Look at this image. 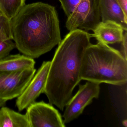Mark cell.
Returning <instances> with one entry per match:
<instances>
[{
	"label": "cell",
	"mask_w": 127,
	"mask_h": 127,
	"mask_svg": "<svg viewBox=\"0 0 127 127\" xmlns=\"http://www.w3.org/2000/svg\"><path fill=\"white\" fill-rule=\"evenodd\" d=\"M92 34L79 29L70 31L58 45L51 61L46 87L50 104L63 111L81 79L85 50L91 44Z\"/></svg>",
	"instance_id": "1"
},
{
	"label": "cell",
	"mask_w": 127,
	"mask_h": 127,
	"mask_svg": "<svg viewBox=\"0 0 127 127\" xmlns=\"http://www.w3.org/2000/svg\"><path fill=\"white\" fill-rule=\"evenodd\" d=\"M11 29L16 48L33 59L62 41L55 7L42 2L25 5L11 20Z\"/></svg>",
	"instance_id": "2"
},
{
	"label": "cell",
	"mask_w": 127,
	"mask_h": 127,
	"mask_svg": "<svg viewBox=\"0 0 127 127\" xmlns=\"http://www.w3.org/2000/svg\"><path fill=\"white\" fill-rule=\"evenodd\" d=\"M81 80L122 86L127 81V60L119 50L98 41L90 44L83 57Z\"/></svg>",
	"instance_id": "3"
},
{
	"label": "cell",
	"mask_w": 127,
	"mask_h": 127,
	"mask_svg": "<svg viewBox=\"0 0 127 127\" xmlns=\"http://www.w3.org/2000/svg\"><path fill=\"white\" fill-rule=\"evenodd\" d=\"M101 21L97 0H80L67 18L66 27L69 31L76 29L93 31Z\"/></svg>",
	"instance_id": "4"
},
{
	"label": "cell",
	"mask_w": 127,
	"mask_h": 127,
	"mask_svg": "<svg viewBox=\"0 0 127 127\" xmlns=\"http://www.w3.org/2000/svg\"><path fill=\"white\" fill-rule=\"evenodd\" d=\"M100 84L87 81L84 84L79 85L78 90L72 96L64 108L63 117L65 124L78 118L83 113L85 107L92 102L94 99L98 98Z\"/></svg>",
	"instance_id": "5"
},
{
	"label": "cell",
	"mask_w": 127,
	"mask_h": 127,
	"mask_svg": "<svg viewBox=\"0 0 127 127\" xmlns=\"http://www.w3.org/2000/svg\"><path fill=\"white\" fill-rule=\"evenodd\" d=\"M30 127H64L62 117L52 105L43 101L33 102L27 108Z\"/></svg>",
	"instance_id": "6"
},
{
	"label": "cell",
	"mask_w": 127,
	"mask_h": 127,
	"mask_svg": "<svg viewBox=\"0 0 127 127\" xmlns=\"http://www.w3.org/2000/svg\"><path fill=\"white\" fill-rule=\"evenodd\" d=\"M36 72L34 68L12 72H0V99L17 98L23 92Z\"/></svg>",
	"instance_id": "7"
},
{
	"label": "cell",
	"mask_w": 127,
	"mask_h": 127,
	"mask_svg": "<svg viewBox=\"0 0 127 127\" xmlns=\"http://www.w3.org/2000/svg\"><path fill=\"white\" fill-rule=\"evenodd\" d=\"M51 61H44L23 92L17 97L16 105L19 111L35 101L41 94L44 93L46 84Z\"/></svg>",
	"instance_id": "8"
},
{
	"label": "cell",
	"mask_w": 127,
	"mask_h": 127,
	"mask_svg": "<svg viewBox=\"0 0 127 127\" xmlns=\"http://www.w3.org/2000/svg\"><path fill=\"white\" fill-rule=\"evenodd\" d=\"M125 31L122 27L116 22L101 21L93 31L92 35L99 42L108 45L114 44L121 43Z\"/></svg>",
	"instance_id": "9"
},
{
	"label": "cell",
	"mask_w": 127,
	"mask_h": 127,
	"mask_svg": "<svg viewBox=\"0 0 127 127\" xmlns=\"http://www.w3.org/2000/svg\"><path fill=\"white\" fill-rule=\"evenodd\" d=\"M101 21H114L127 30V15L116 0H97Z\"/></svg>",
	"instance_id": "10"
},
{
	"label": "cell",
	"mask_w": 127,
	"mask_h": 127,
	"mask_svg": "<svg viewBox=\"0 0 127 127\" xmlns=\"http://www.w3.org/2000/svg\"><path fill=\"white\" fill-rule=\"evenodd\" d=\"M33 59L24 55H9L0 60V72H12L34 68Z\"/></svg>",
	"instance_id": "11"
},
{
	"label": "cell",
	"mask_w": 127,
	"mask_h": 127,
	"mask_svg": "<svg viewBox=\"0 0 127 127\" xmlns=\"http://www.w3.org/2000/svg\"><path fill=\"white\" fill-rule=\"evenodd\" d=\"M0 127H30V125L26 114L4 106L0 108Z\"/></svg>",
	"instance_id": "12"
},
{
	"label": "cell",
	"mask_w": 127,
	"mask_h": 127,
	"mask_svg": "<svg viewBox=\"0 0 127 127\" xmlns=\"http://www.w3.org/2000/svg\"><path fill=\"white\" fill-rule=\"evenodd\" d=\"M26 0H0V8L11 20L26 5Z\"/></svg>",
	"instance_id": "13"
},
{
	"label": "cell",
	"mask_w": 127,
	"mask_h": 127,
	"mask_svg": "<svg viewBox=\"0 0 127 127\" xmlns=\"http://www.w3.org/2000/svg\"><path fill=\"white\" fill-rule=\"evenodd\" d=\"M0 40H12L11 20L6 17L0 8Z\"/></svg>",
	"instance_id": "14"
},
{
	"label": "cell",
	"mask_w": 127,
	"mask_h": 127,
	"mask_svg": "<svg viewBox=\"0 0 127 127\" xmlns=\"http://www.w3.org/2000/svg\"><path fill=\"white\" fill-rule=\"evenodd\" d=\"M15 48V43L11 40H0V60L9 56L11 51Z\"/></svg>",
	"instance_id": "15"
},
{
	"label": "cell",
	"mask_w": 127,
	"mask_h": 127,
	"mask_svg": "<svg viewBox=\"0 0 127 127\" xmlns=\"http://www.w3.org/2000/svg\"><path fill=\"white\" fill-rule=\"evenodd\" d=\"M62 8L66 15L69 17L73 13L80 0H59Z\"/></svg>",
	"instance_id": "16"
},
{
	"label": "cell",
	"mask_w": 127,
	"mask_h": 127,
	"mask_svg": "<svg viewBox=\"0 0 127 127\" xmlns=\"http://www.w3.org/2000/svg\"><path fill=\"white\" fill-rule=\"evenodd\" d=\"M127 31H125L123 39L121 41V52L125 59L127 60Z\"/></svg>",
	"instance_id": "17"
},
{
	"label": "cell",
	"mask_w": 127,
	"mask_h": 127,
	"mask_svg": "<svg viewBox=\"0 0 127 127\" xmlns=\"http://www.w3.org/2000/svg\"><path fill=\"white\" fill-rule=\"evenodd\" d=\"M126 15H127V0H116Z\"/></svg>",
	"instance_id": "18"
},
{
	"label": "cell",
	"mask_w": 127,
	"mask_h": 127,
	"mask_svg": "<svg viewBox=\"0 0 127 127\" xmlns=\"http://www.w3.org/2000/svg\"><path fill=\"white\" fill-rule=\"evenodd\" d=\"M7 101L3 99H0V108L5 105Z\"/></svg>",
	"instance_id": "19"
},
{
	"label": "cell",
	"mask_w": 127,
	"mask_h": 127,
	"mask_svg": "<svg viewBox=\"0 0 127 127\" xmlns=\"http://www.w3.org/2000/svg\"><path fill=\"white\" fill-rule=\"evenodd\" d=\"M122 124L123 126L126 127L127 126V120L126 119L125 120H123L122 122Z\"/></svg>",
	"instance_id": "20"
}]
</instances>
